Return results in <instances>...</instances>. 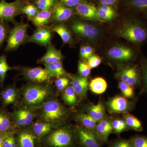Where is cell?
Instances as JSON below:
<instances>
[{"label": "cell", "mask_w": 147, "mask_h": 147, "mask_svg": "<svg viewBox=\"0 0 147 147\" xmlns=\"http://www.w3.org/2000/svg\"><path fill=\"white\" fill-rule=\"evenodd\" d=\"M21 90V105L38 110L46 101L54 97V88L50 84L30 83Z\"/></svg>", "instance_id": "6da1fadb"}, {"label": "cell", "mask_w": 147, "mask_h": 147, "mask_svg": "<svg viewBox=\"0 0 147 147\" xmlns=\"http://www.w3.org/2000/svg\"><path fill=\"white\" fill-rule=\"evenodd\" d=\"M69 115V110L53 97L46 101L38 110L37 120L63 124Z\"/></svg>", "instance_id": "7a4b0ae2"}, {"label": "cell", "mask_w": 147, "mask_h": 147, "mask_svg": "<svg viewBox=\"0 0 147 147\" xmlns=\"http://www.w3.org/2000/svg\"><path fill=\"white\" fill-rule=\"evenodd\" d=\"M116 34L133 44L139 45L147 39V30L137 19L126 21L117 29Z\"/></svg>", "instance_id": "3957f363"}, {"label": "cell", "mask_w": 147, "mask_h": 147, "mask_svg": "<svg viewBox=\"0 0 147 147\" xmlns=\"http://www.w3.org/2000/svg\"><path fill=\"white\" fill-rule=\"evenodd\" d=\"M44 138L45 144L50 147H74L76 142L73 129L64 124L56 127Z\"/></svg>", "instance_id": "277c9868"}, {"label": "cell", "mask_w": 147, "mask_h": 147, "mask_svg": "<svg viewBox=\"0 0 147 147\" xmlns=\"http://www.w3.org/2000/svg\"><path fill=\"white\" fill-rule=\"evenodd\" d=\"M29 25L23 21L16 23L10 30L7 38V43L5 51L6 52L16 50L28 38L27 30Z\"/></svg>", "instance_id": "5b68a950"}, {"label": "cell", "mask_w": 147, "mask_h": 147, "mask_svg": "<svg viewBox=\"0 0 147 147\" xmlns=\"http://www.w3.org/2000/svg\"><path fill=\"white\" fill-rule=\"evenodd\" d=\"M75 142L80 147H102V142L95 129L78 125L74 129Z\"/></svg>", "instance_id": "8992f818"}, {"label": "cell", "mask_w": 147, "mask_h": 147, "mask_svg": "<svg viewBox=\"0 0 147 147\" xmlns=\"http://www.w3.org/2000/svg\"><path fill=\"white\" fill-rule=\"evenodd\" d=\"M70 27L75 34L91 43L97 42L100 36V32L97 27L84 21L76 20Z\"/></svg>", "instance_id": "52a82bcc"}, {"label": "cell", "mask_w": 147, "mask_h": 147, "mask_svg": "<svg viewBox=\"0 0 147 147\" xmlns=\"http://www.w3.org/2000/svg\"><path fill=\"white\" fill-rule=\"evenodd\" d=\"M27 0H16L8 3L5 0L0 1V20L14 23L15 18L22 13V9L27 4Z\"/></svg>", "instance_id": "ba28073f"}, {"label": "cell", "mask_w": 147, "mask_h": 147, "mask_svg": "<svg viewBox=\"0 0 147 147\" xmlns=\"http://www.w3.org/2000/svg\"><path fill=\"white\" fill-rule=\"evenodd\" d=\"M118 79L134 87L141 82V70L137 65H122L118 69L116 74Z\"/></svg>", "instance_id": "9c48e42d"}, {"label": "cell", "mask_w": 147, "mask_h": 147, "mask_svg": "<svg viewBox=\"0 0 147 147\" xmlns=\"http://www.w3.org/2000/svg\"><path fill=\"white\" fill-rule=\"evenodd\" d=\"M21 71L25 79L34 84H50L54 78L46 69L40 67H25Z\"/></svg>", "instance_id": "30bf717a"}, {"label": "cell", "mask_w": 147, "mask_h": 147, "mask_svg": "<svg viewBox=\"0 0 147 147\" xmlns=\"http://www.w3.org/2000/svg\"><path fill=\"white\" fill-rule=\"evenodd\" d=\"M107 55L112 60L124 63L134 60L136 57V53L131 47L119 44L110 48Z\"/></svg>", "instance_id": "8fae6325"}, {"label": "cell", "mask_w": 147, "mask_h": 147, "mask_svg": "<svg viewBox=\"0 0 147 147\" xmlns=\"http://www.w3.org/2000/svg\"><path fill=\"white\" fill-rule=\"evenodd\" d=\"M134 103L130 102L127 98L122 96H116L111 98L106 103L109 113H128L133 108Z\"/></svg>", "instance_id": "7c38bea8"}, {"label": "cell", "mask_w": 147, "mask_h": 147, "mask_svg": "<svg viewBox=\"0 0 147 147\" xmlns=\"http://www.w3.org/2000/svg\"><path fill=\"white\" fill-rule=\"evenodd\" d=\"M75 13L85 20L102 22L98 13L97 7L94 4L84 0L74 8Z\"/></svg>", "instance_id": "4fadbf2b"}, {"label": "cell", "mask_w": 147, "mask_h": 147, "mask_svg": "<svg viewBox=\"0 0 147 147\" xmlns=\"http://www.w3.org/2000/svg\"><path fill=\"white\" fill-rule=\"evenodd\" d=\"M1 100L3 108L10 105H16L18 103L21 96V90L15 85L7 86L0 92Z\"/></svg>", "instance_id": "5bb4252c"}, {"label": "cell", "mask_w": 147, "mask_h": 147, "mask_svg": "<svg viewBox=\"0 0 147 147\" xmlns=\"http://www.w3.org/2000/svg\"><path fill=\"white\" fill-rule=\"evenodd\" d=\"M52 31L48 27L45 26L38 28L30 36L28 37L26 42H34L38 45L48 47L51 44Z\"/></svg>", "instance_id": "9a60e30c"}, {"label": "cell", "mask_w": 147, "mask_h": 147, "mask_svg": "<svg viewBox=\"0 0 147 147\" xmlns=\"http://www.w3.org/2000/svg\"><path fill=\"white\" fill-rule=\"evenodd\" d=\"M63 124L37 120L30 127L36 138L40 140L49 134L53 129Z\"/></svg>", "instance_id": "2e32d148"}, {"label": "cell", "mask_w": 147, "mask_h": 147, "mask_svg": "<svg viewBox=\"0 0 147 147\" xmlns=\"http://www.w3.org/2000/svg\"><path fill=\"white\" fill-rule=\"evenodd\" d=\"M53 20L57 24H62L72 17L75 13L74 9L62 4L58 1L53 8Z\"/></svg>", "instance_id": "e0dca14e"}, {"label": "cell", "mask_w": 147, "mask_h": 147, "mask_svg": "<svg viewBox=\"0 0 147 147\" xmlns=\"http://www.w3.org/2000/svg\"><path fill=\"white\" fill-rule=\"evenodd\" d=\"M89 84L87 77L82 76L79 74L72 77L71 85L75 90L79 101L86 97Z\"/></svg>", "instance_id": "ac0fdd59"}, {"label": "cell", "mask_w": 147, "mask_h": 147, "mask_svg": "<svg viewBox=\"0 0 147 147\" xmlns=\"http://www.w3.org/2000/svg\"><path fill=\"white\" fill-rule=\"evenodd\" d=\"M18 147H34L36 139L30 127L16 131Z\"/></svg>", "instance_id": "d6986e66"}, {"label": "cell", "mask_w": 147, "mask_h": 147, "mask_svg": "<svg viewBox=\"0 0 147 147\" xmlns=\"http://www.w3.org/2000/svg\"><path fill=\"white\" fill-rule=\"evenodd\" d=\"M95 130L102 144L106 143L110 134L113 132L111 119L105 117L98 122Z\"/></svg>", "instance_id": "ffe728a7"}, {"label": "cell", "mask_w": 147, "mask_h": 147, "mask_svg": "<svg viewBox=\"0 0 147 147\" xmlns=\"http://www.w3.org/2000/svg\"><path fill=\"white\" fill-rule=\"evenodd\" d=\"M84 112L97 122L105 118L106 115L105 107L101 101H99L96 104H86L84 107Z\"/></svg>", "instance_id": "44dd1931"}, {"label": "cell", "mask_w": 147, "mask_h": 147, "mask_svg": "<svg viewBox=\"0 0 147 147\" xmlns=\"http://www.w3.org/2000/svg\"><path fill=\"white\" fill-rule=\"evenodd\" d=\"M63 59V56L61 51L57 50L51 43L48 45L47 52L40 58L39 62L43 64L53 63L61 62Z\"/></svg>", "instance_id": "7402d4cb"}, {"label": "cell", "mask_w": 147, "mask_h": 147, "mask_svg": "<svg viewBox=\"0 0 147 147\" xmlns=\"http://www.w3.org/2000/svg\"><path fill=\"white\" fill-rule=\"evenodd\" d=\"M53 8L39 10L36 16L31 19L34 25L37 28L45 27L53 20Z\"/></svg>", "instance_id": "603a6c76"}, {"label": "cell", "mask_w": 147, "mask_h": 147, "mask_svg": "<svg viewBox=\"0 0 147 147\" xmlns=\"http://www.w3.org/2000/svg\"><path fill=\"white\" fill-rule=\"evenodd\" d=\"M98 16L102 22H110L117 15V9L116 6L99 5L97 7Z\"/></svg>", "instance_id": "cb8c5ba5"}, {"label": "cell", "mask_w": 147, "mask_h": 147, "mask_svg": "<svg viewBox=\"0 0 147 147\" xmlns=\"http://www.w3.org/2000/svg\"><path fill=\"white\" fill-rule=\"evenodd\" d=\"M16 130L11 119V114L5 110L0 109V132L7 133Z\"/></svg>", "instance_id": "d4e9b609"}, {"label": "cell", "mask_w": 147, "mask_h": 147, "mask_svg": "<svg viewBox=\"0 0 147 147\" xmlns=\"http://www.w3.org/2000/svg\"><path fill=\"white\" fill-rule=\"evenodd\" d=\"M14 110L24 119L28 127L30 126L34 122L38 110L35 108H28L21 104Z\"/></svg>", "instance_id": "484cf974"}, {"label": "cell", "mask_w": 147, "mask_h": 147, "mask_svg": "<svg viewBox=\"0 0 147 147\" xmlns=\"http://www.w3.org/2000/svg\"><path fill=\"white\" fill-rule=\"evenodd\" d=\"M75 118L79 126L88 129H95L98 123L84 111H80L76 113Z\"/></svg>", "instance_id": "4316f807"}, {"label": "cell", "mask_w": 147, "mask_h": 147, "mask_svg": "<svg viewBox=\"0 0 147 147\" xmlns=\"http://www.w3.org/2000/svg\"><path fill=\"white\" fill-rule=\"evenodd\" d=\"M51 31L57 33L61 37L65 44H72L73 38L70 30L63 24H57L50 28Z\"/></svg>", "instance_id": "83f0119b"}, {"label": "cell", "mask_w": 147, "mask_h": 147, "mask_svg": "<svg viewBox=\"0 0 147 147\" xmlns=\"http://www.w3.org/2000/svg\"><path fill=\"white\" fill-rule=\"evenodd\" d=\"M62 98L66 105L74 107L78 105L79 102L75 90L71 86H69L62 93Z\"/></svg>", "instance_id": "f1b7e54d"}, {"label": "cell", "mask_w": 147, "mask_h": 147, "mask_svg": "<svg viewBox=\"0 0 147 147\" xmlns=\"http://www.w3.org/2000/svg\"><path fill=\"white\" fill-rule=\"evenodd\" d=\"M45 68L53 77H62L67 76V74L61 62L53 63L43 64Z\"/></svg>", "instance_id": "f546056e"}, {"label": "cell", "mask_w": 147, "mask_h": 147, "mask_svg": "<svg viewBox=\"0 0 147 147\" xmlns=\"http://www.w3.org/2000/svg\"><path fill=\"white\" fill-rule=\"evenodd\" d=\"M90 89L96 94H100L106 91L108 84L105 79L102 77H96L91 80L89 84Z\"/></svg>", "instance_id": "4dcf8cb0"}, {"label": "cell", "mask_w": 147, "mask_h": 147, "mask_svg": "<svg viewBox=\"0 0 147 147\" xmlns=\"http://www.w3.org/2000/svg\"><path fill=\"white\" fill-rule=\"evenodd\" d=\"M123 118L129 129L137 131L143 130L142 122L136 117L129 113H126L123 114Z\"/></svg>", "instance_id": "1f68e13d"}, {"label": "cell", "mask_w": 147, "mask_h": 147, "mask_svg": "<svg viewBox=\"0 0 147 147\" xmlns=\"http://www.w3.org/2000/svg\"><path fill=\"white\" fill-rule=\"evenodd\" d=\"M125 6L130 10L145 13L147 11V0H126Z\"/></svg>", "instance_id": "d6a6232c"}, {"label": "cell", "mask_w": 147, "mask_h": 147, "mask_svg": "<svg viewBox=\"0 0 147 147\" xmlns=\"http://www.w3.org/2000/svg\"><path fill=\"white\" fill-rule=\"evenodd\" d=\"M13 69V67H10L7 63L5 55L0 56V86L1 87L3 86L7 72Z\"/></svg>", "instance_id": "836d02e7"}, {"label": "cell", "mask_w": 147, "mask_h": 147, "mask_svg": "<svg viewBox=\"0 0 147 147\" xmlns=\"http://www.w3.org/2000/svg\"><path fill=\"white\" fill-rule=\"evenodd\" d=\"M112 126L113 132L117 134L129 129L123 119H117L112 121Z\"/></svg>", "instance_id": "e575fe53"}, {"label": "cell", "mask_w": 147, "mask_h": 147, "mask_svg": "<svg viewBox=\"0 0 147 147\" xmlns=\"http://www.w3.org/2000/svg\"><path fill=\"white\" fill-rule=\"evenodd\" d=\"M119 88L123 96L127 98H132L134 96V87L125 82L120 81L119 83Z\"/></svg>", "instance_id": "d590c367"}, {"label": "cell", "mask_w": 147, "mask_h": 147, "mask_svg": "<svg viewBox=\"0 0 147 147\" xmlns=\"http://www.w3.org/2000/svg\"><path fill=\"white\" fill-rule=\"evenodd\" d=\"M58 0H35L34 4L40 10L51 9L55 5Z\"/></svg>", "instance_id": "8d00e7d4"}, {"label": "cell", "mask_w": 147, "mask_h": 147, "mask_svg": "<svg viewBox=\"0 0 147 147\" xmlns=\"http://www.w3.org/2000/svg\"><path fill=\"white\" fill-rule=\"evenodd\" d=\"M3 147H18L16 131L5 133L3 144Z\"/></svg>", "instance_id": "74e56055"}, {"label": "cell", "mask_w": 147, "mask_h": 147, "mask_svg": "<svg viewBox=\"0 0 147 147\" xmlns=\"http://www.w3.org/2000/svg\"><path fill=\"white\" fill-rule=\"evenodd\" d=\"M39 10L35 5L27 3L22 9L21 12L26 15L29 20H30L36 16Z\"/></svg>", "instance_id": "f35d334b"}, {"label": "cell", "mask_w": 147, "mask_h": 147, "mask_svg": "<svg viewBox=\"0 0 147 147\" xmlns=\"http://www.w3.org/2000/svg\"><path fill=\"white\" fill-rule=\"evenodd\" d=\"M10 30L7 22L0 20V50L3 42L7 39Z\"/></svg>", "instance_id": "ab89813d"}, {"label": "cell", "mask_w": 147, "mask_h": 147, "mask_svg": "<svg viewBox=\"0 0 147 147\" xmlns=\"http://www.w3.org/2000/svg\"><path fill=\"white\" fill-rule=\"evenodd\" d=\"M130 139L132 147H147V137L146 136L137 135Z\"/></svg>", "instance_id": "60d3db41"}, {"label": "cell", "mask_w": 147, "mask_h": 147, "mask_svg": "<svg viewBox=\"0 0 147 147\" xmlns=\"http://www.w3.org/2000/svg\"><path fill=\"white\" fill-rule=\"evenodd\" d=\"M78 71L79 74L82 76L88 77L90 74L91 68L88 63L83 61H80L78 63Z\"/></svg>", "instance_id": "b9f144b4"}, {"label": "cell", "mask_w": 147, "mask_h": 147, "mask_svg": "<svg viewBox=\"0 0 147 147\" xmlns=\"http://www.w3.org/2000/svg\"><path fill=\"white\" fill-rule=\"evenodd\" d=\"M108 147H132V146L130 139H118L112 142Z\"/></svg>", "instance_id": "7bdbcfd3"}, {"label": "cell", "mask_w": 147, "mask_h": 147, "mask_svg": "<svg viewBox=\"0 0 147 147\" xmlns=\"http://www.w3.org/2000/svg\"><path fill=\"white\" fill-rule=\"evenodd\" d=\"M141 68L144 86L147 91V59L146 58H142L141 61Z\"/></svg>", "instance_id": "ee69618b"}, {"label": "cell", "mask_w": 147, "mask_h": 147, "mask_svg": "<svg viewBox=\"0 0 147 147\" xmlns=\"http://www.w3.org/2000/svg\"><path fill=\"white\" fill-rule=\"evenodd\" d=\"M102 63V59L99 56L96 55H93L88 60V64L90 68H95L100 65Z\"/></svg>", "instance_id": "f6af8a7d"}, {"label": "cell", "mask_w": 147, "mask_h": 147, "mask_svg": "<svg viewBox=\"0 0 147 147\" xmlns=\"http://www.w3.org/2000/svg\"><path fill=\"white\" fill-rule=\"evenodd\" d=\"M84 0H58L63 5L74 9Z\"/></svg>", "instance_id": "bcb514c9"}, {"label": "cell", "mask_w": 147, "mask_h": 147, "mask_svg": "<svg viewBox=\"0 0 147 147\" xmlns=\"http://www.w3.org/2000/svg\"><path fill=\"white\" fill-rule=\"evenodd\" d=\"M70 82V80L68 77L65 76L59 77L55 81V85L56 87L59 86L66 82Z\"/></svg>", "instance_id": "7dc6e473"}, {"label": "cell", "mask_w": 147, "mask_h": 147, "mask_svg": "<svg viewBox=\"0 0 147 147\" xmlns=\"http://www.w3.org/2000/svg\"><path fill=\"white\" fill-rule=\"evenodd\" d=\"M119 0H99V5L116 6Z\"/></svg>", "instance_id": "c3c4849f"}, {"label": "cell", "mask_w": 147, "mask_h": 147, "mask_svg": "<svg viewBox=\"0 0 147 147\" xmlns=\"http://www.w3.org/2000/svg\"><path fill=\"white\" fill-rule=\"evenodd\" d=\"M85 50H86V54L87 57L88 58V60L89 58L93 55L94 50L92 47L89 45L85 46Z\"/></svg>", "instance_id": "681fc988"}, {"label": "cell", "mask_w": 147, "mask_h": 147, "mask_svg": "<svg viewBox=\"0 0 147 147\" xmlns=\"http://www.w3.org/2000/svg\"><path fill=\"white\" fill-rule=\"evenodd\" d=\"M80 56L84 61L88 60L86 54L85 49V46H82L80 48Z\"/></svg>", "instance_id": "f907efd6"}, {"label": "cell", "mask_w": 147, "mask_h": 147, "mask_svg": "<svg viewBox=\"0 0 147 147\" xmlns=\"http://www.w3.org/2000/svg\"><path fill=\"white\" fill-rule=\"evenodd\" d=\"M5 134V133L0 132V147H3V141L4 138Z\"/></svg>", "instance_id": "816d5d0a"}, {"label": "cell", "mask_w": 147, "mask_h": 147, "mask_svg": "<svg viewBox=\"0 0 147 147\" xmlns=\"http://www.w3.org/2000/svg\"><path fill=\"white\" fill-rule=\"evenodd\" d=\"M145 16L147 18V11L145 12Z\"/></svg>", "instance_id": "f5cc1de1"}, {"label": "cell", "mask_w": 147, "mask_h": 147, "mask_svg": "<svg viewBox=\"0 0 147 147\" xmlns=\"http://www.w3.org/2000/svg\"><path fill=\"white\" fill-rule=\"evenodd\" d=\"M1 100V96H0V100Z\"/></svg>", "instance_id": "db71d44e"}]
</instances>
